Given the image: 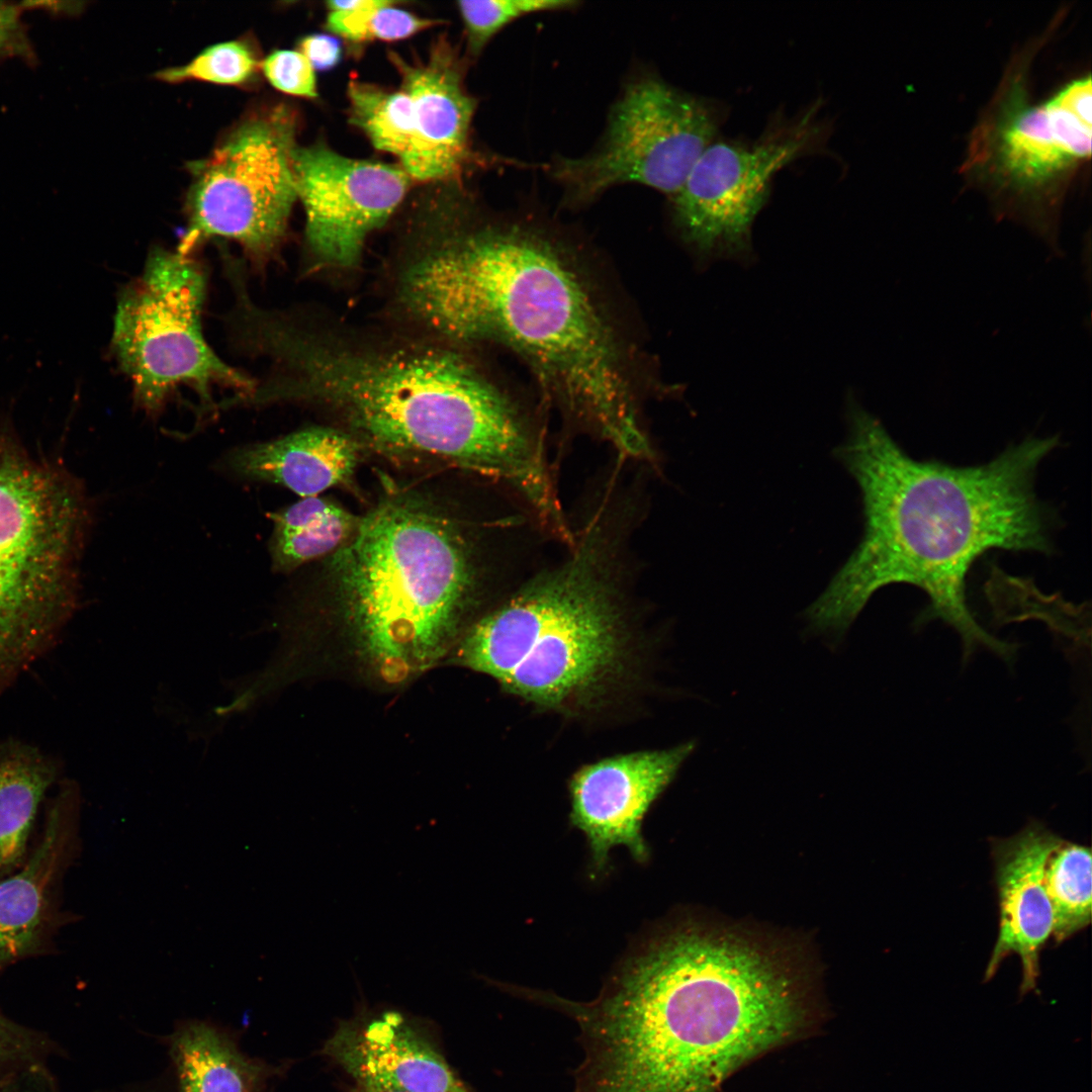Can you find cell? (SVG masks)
Returning a JSON list of instances; mask_svg holds the SVG:
<instances>
[{"instance_id": "1", "label": "cell", "mask_w": 1092, "mask_h": 1092, "mask_svg": "<svg viewBox=\"0 0 1092 1092\" xmlns=\"http://www.w3.org/2000/svg\"><path fill=\"white\" fill-rule=\"evenodd\" d=\"M1058 437H1028L991 461L953 466L917 460L860 406L849 411V434L835 456L862 497L863 537L825 590L805 611L811 630L841 637L879 588L912 584L929 605L915 624L938 619L962 641V662L978 649L1010 664L1017 642L984 629L967 604L973 563L993 549L1048 553L1052 516L1034 490L1040 462Z\"/></svg>"}, {"instance_id": "2", "label": "cell", "mask_w": 1092, "mask_h": 1092, "mask_svg": "<svg viewBox=\"0 0 1092 1092\" xmlns=\"http://www.w3.org/2000/svg\"><path fill=\"white\" fill-rule=\"evenodd\" d=\"M599 1092H714L800 1034L808 1013L779 963L741 938L684 925L642 938L578 1009Z\"/></svg>"}, {"instance_id": "3", "label": "cell", "mask_w": 1092, "mask_h": 1092, "mask_svg": "<svg viewBox=\"0 0 1092 1092\" xmlns=\"http://www.w3.org/2000/svg\"><path fill=\"white\" fill-rule=\"evenodd\" d=\"M402 299L430 328L494 340L625 457L652 453L612 326L575 268L523 225L472 232L416 262Z\"/></svg>"}, {"instance_id": "4", "label": "cell", "mask_w": 1092, "mask_h": 1092, "mask_svg": "<svg viewBox=\"0 0 1092 1092\" xmlns=\"http://www.w3.org/2000/svg\"><path fill=\"white\" fill-rule=\"evenodd\" d=\"M269 356L298 374L271 382L273 401L323 400L363 447L450 462L507 483L542 524L561 518L541 435L460 357L440 350L329 352L290 329L275 334Z\"/></svg>"}, {"instance_id": "5", "label": "cell", "mask_w": 1092, "mask_h": 1092, "mask_svg": "<svg viewBox=\"0 0 1092 1092\" xmlns=\"http://www.w3.org/2000/svg\"><path fill=\"white\" fill-rule=\"evenodd\" d=\"M609 517L598 509L566 559L470 625L458 647L461 663L544 710L577 712L609 695L633 653Z\"/></svg>"}, {"instance_id": "6", "label": "cell", "mask_w": 1092, "mask_h": 1092, "mask_svg": "<svg viewBox=\"0 0 1092 1092\" xmlns=\"http://www.w3.org/2000/svg\"><path fill=\"white\" fill-rule=\"evenodd\" d=\"M330 572L358 655L387 684L445 655L475 585L471 551L454 525L396 496L360 519Z\"/></svg>"}, {"instance_id": "7", "label": "cell", "mask_w": 1092, "mask_h": 1092, "mask_svg": "<svg viewBox=\"0 0 1092 1092\" xmlns=\"http://www.w3.org/2000/svg\"><path fill=\"white\" fill-rule=\"evenodd\" d=\"M79 486L0 439V692L56 642L76 601Z\"/></svg>"}, {"instance_id": "8", "label": "cell", "mask_w": 1092, "mask_h": 1092, "mask_svg": "<svg viewBox=\"0 0 1092 1092\" xmlns=\"http://www.w3.org/2000/svg\"><path fill=\"white\" fill-rule=\"evenodd\" d=\"M207 276L191 255L155 249L133 281L120 292L111 350L132 385L139 406L157 413L180 387L203 402L214 386L250 396L257 382L223 362L203 335Z\"/></svg>"}, {"instance_id": "9", "label": "cell", "mask_w": 1092, "mask_h": 1092, "mask_svg": "<svg viewBox=\"0 0 1092 1092\" xmlns=\"http://www.w3.org/2000/svg\"><path fill=\"white\" fill-rule=\"evenodd\" d=\"M296 120L285 106L253 113L207 158L191 165L188 228L177 251L212 238L234 241L258 268L281 242L297 199L292 154Z\"/></svg>"}, {"instance_id": "10", "label": "cell", "mask_w": 1092, "mask_h": 1092, "mask_svg": "<svg viewBox=\"0 0 1092 1092\" xmlns=\"http://www.w3.org/2000/svg\"><path fill=\"white\" fill-rule=\"evenodd\" d=\"M718 121L703 99L643 76L624 88L600 145L579 158H558L550 175L575 204L629 183L671 197L714 142Z\"/></svg>"}, {"instance_id": "11", "label": "cell", "mask_w": 1092, "mask_h": 1092, "mask_svg": "<svg viewBox=\"0 0 1092 1092\" xmlns=\"http://www.w3.org/2000/svg\"><path fill=\"white\" fill-rule=\"evenodd\" d=\"M819 134L811 113L752 144L713 142L671 198L682 237L705 255L749 249L752 223L774 176L806 154Z\"/></svg>"}, {"instance_id": "12", "label": "cell", "mask_w": 1092, "mask_h": 1092, "mask_svg": "<svg viewBox=\"0 0 1092 1092\" xmlns=\"http://www.w3.org/2000/svg\"><path fill=\"white\" fill-rule=\"evenodd\" d=\"M297 198L306 217V239L325 261L354 264L367 237L392 214L411 177L400 165L342 156L324 144L292 154Z\"/></svg>"}, {"instance_id": "13", "label": "cell", "mask_w": 1092, "mask_h": 1092, "mask_svg": "<svg viewBox=\"0 0 1092 1092\" xmlns=\"http://www.w3.org/2000/svg\"><path fill=\"white\" fill-rule=\"evenodd\" d=\"M80 812L77 784L62 780L26 859L0 878V976L17 963L53 952L62 928L74 921L63 893L82 849Z\"/></svg>"}, {"instance_id": "14", "label": "cell", "mask_w": 1092, "mask_h": 1092, "mask_svg": "<svg viewBox=\"0 0 1092 1092\" xmlns=\"http://www.w3.org/2000/svg\"><path fill=\"white\" fill-rule=\"evenodd\" d=\"M695 747L689 741L665 749L617 754L573 774L568 784L570 822L585 835L597 872L606 869L611 849L619 845L638 862L647 860L643 819Z\"/></svg>"}, {"instance_id": "15", "label": "cell", "mask_w": 1092, "mask_h": 1092, "mask_svg": "<svg viewBox=\"0 0 1092 1092\" xmlns=\"http://www.w3.org/2000/svg\"><path fill=\"white\" fill-rule=\"evenodd\" d=\"M323 1054L355 1084L400 1092H474L419 1019L392 1008L342 1020Z\"/></svg>"}, {"instance_id": "16", "label": "cell", "mask_w": 1092, "mask_h": 1092, "mask_svg": "<svg viewBox=\"0 0 1092 1092\" xmlns=\"http://www.w3.org/2000/svg\"><path fill=\"white\" fill-rule=\"evenodd\" d=\"M1091 90L1087 76L1030 105L1016 88L990 135L991 158L1003 177L1021 188L1035 187L1089 158Z\"/></svg>"}, {"instance_id": "17", "label": "cell", "mask_w": 1092, "mask_h": 1092, "mask_svg": "<svg viewBox=\"0 0 1092 1092\" xmlns=\"http://www.w3.org/2000/svg\"><path fill=\"white\" fill-rule=\"evenodd\" d=\"M389 60L414 113V141L399 165L421 181L453 177L469 158L470 124L476 109V99L464 87L455 51L441 39L426 60L408 62L392 52Z\"/></svg>"}, {"instance_id": "18", "label": "cell", "mask_w": 1092, "mask_h": 1092, "mask_svg": "<svg viewBox=\"0 0 1092 1092\" xmlns=\"http://www.w3.org/2000/svg\"><path fill=\"white\" fill-rule=\"evenodd\" d=\"M1061 837L1037 821L1018 833L991 841L999 906V928L984 982L1002 962L1016 954L1021 963L1020 997L1037 989L1039 957L1053 934V912L1045 891V860Z\"/></svg>"}, {"instance_id": "19", "label": "cell", "mask_w": 1092, "mask_h": 1092, "mask_svg": "<svg viewBox=\"0 0 1092 1092\" xmlns=\"http://www.w3.org/2000/svg\"><path fill=\"white\" fill-rule=\"evenodd\" d=\"M362 450L350 433L315 427L237 448L226 463L240 477L280 484L309 497L349 485Z\"/></svg>"}, {"instance_id": "20", "label": "cell", "mask_w": 1092, "mask_h": 1092, "mask_svg": "<svg viewBox=\"0 0 1092 1092\" xmlns=\"http://www.w3.org/2000/svg\"><path fill=\"white\" fill-rule=\"evenodd\" d=\"M57 761L29 743H0V878L27 857L39 805L57 782Z\"/></svg>"}, {"instance_id": "21", "label": "cell", "mask_w": 1092, "mask_h": 1092, "mask_svg": "<svg viewBox=\"0 0 1092 1092\" xmlns=\"http://www.w3.org/2000/svg\"><path fill=\"white\" fill-rule=\"evenodd\" d=\"M170 1055L180 1092H255L269 1071L201 1021L187 1022L171 1035Z\"/></svg>"}, {"instance_id": "22", "label": "cell", "mask_w": 1092, "mask_h": 1092, "mask_svg": "<svg viewBox=\"0 0 1092 1092\" xmlns=\"http://www.w3.org/2000/svg\"><path fill=\"white\" fill-rule=\"evenodd\" d=\"M272 566L286 572L334 553L356 532L360 519L330 499L309 496L271 515Z\"/></svg>"}, {"instance_id": "23", "label": "cell", "mask_w": 1092, "mask_h": 1092, "mask_svg": "<svg viewBox=\"0 0 1092 1092\" xmlns=\"http://www.w3.org/2000/svg\"><path fill=\"white\" fill-rule=\"evenodd\" d=\"M1091 868L1090 848L1062 838L1045 860L1043 882L1053 912L1052 938L1058 944L1091 922Z\"/></svg>"}, {"instance_id": "24", "label": "cell", "mask_w": 1092, "mask_h": 1092, "mask_svg": "<svg viewBox=\"0 0 1092 1092\" xmlns=\"http://www.w3.org/2000/svg\"><path fill=\"white\" fill-rule=\"evenodd\" d=\"M350 121L379 151L400 160L415 136L413 104L402 90L390 91L377 85L352 80L348 85Z\"/></svg>"}, {"instance_id": "25", "label": "cell", "mask_w": 1092, "mask_h": 1092, "mask_svg": "<svg viewBox=\"0 0 1092 1092\" xmlns=\"http://www.w3.org/2000/svg\"><path fill=\"white\" fill-rule=\"evenodd\" d=\"M261 63L249 40L236 39L210 46L189 63L158 72L156 78L168 83L194 80L246 86L257 79Z\"/></svg>"}, {"instance_id": "26", "label": "cell", "mask_w": 1092, "mask_h": 1092, "mask_svg": "<svg viewBox=\"0 0 1092 1092\" xmlns=\"http://www.w3.org/2000/svg\"><path fill=\"white\" fill-rule=\"evenodd\" d=\"M398 2L375 0L367 7L330 11L326 28L351 41L400 40L437 25L436 19L420 17L397 7Z\"/></svg>"}, {"instance_id": "27", "label": "cell", "mask_w": 1092, "mask_h": 1092, "mask_svg": "<svg viewBox=\"0 0 1092 1092\" xmlns=\"http://www.w3.org/2000/svg\"><path fill=\"white\" fill-rule=\"evenodd\" d=\"M572 0L458 1L468 52L477 56L488 41L513 21L535 13L565 11L576 7Z\"/></svg>"}, {"instance_id": "28", "label": "cell", "mask_w": 1092, "mask_h": 1092, "mask_svg": "<svg viewBox=\"0 0 1092 1092\" xmlns=\"http://www.w3.org/2000/svg\"><path fill=\"white\" fill-rule=\"evenodd\" d=\"M64 1049L48 1032L23 1024L0 1009V1085L16 1072L64 1056Z\"/></svg>"}, {"instance_id": "29", "label": "cell", "mask_w": 1092, "mask_h": 1092, "mask_svg": "<svg viewBox=\"0 0 1092 1092\" xmlns=\"http://www.w3.org/2000/svg\"><path fill=\"white\" fill-rule=\"evenodd\" d=\"M261 71L283 93L304 98L317 96L314 69L299 51H273L262 60Z\"/></svg>"}, {"instance_id": "30", "label": "cell", "mask_w": 1092, "mask_h": 1092, "mask_svg": "<svg viewBox=\"0 0 1092 1092\" xmlns=\"http://www.w3.org/2000/svg\"><path fill=\"white\" fill-rule=\"evenodd\" d=\"M299 52L314 70L320 71L333 69L342 59L341 42L336 37L323 33L309 34L301 38Z\"/></svg>"}, {"instance_id": "31", "label": "cell", "mask_w": 1092, "mask_h": 1092, "mask_svg": "<svg viewBox=\"0 0 1092 1092\" xmlns=\"http://www.w3.org/2000/svg\"><path fill=\"white\" fill-rule=\"evenodd\" d=\"M11 58H18L29 64L36 60L20 17L0 22V63Z\"/></svg>"}, {"instance_id": "32", "label": "cell", "mask_w": 1092, "mask_h": 1092, "mask_svg": "<svg viewBox=\"0 0 1092 1092\" xmlns=\"http://www.w3.org/2000/svg\"><path fill=\"white\" fill-rule=\"evenodd\" d=\"M18 6L21 11L40 10L55 16H74L83 10V2L79 1H23Z\"/></svg>"}, {"instance_id": "33", "label": "cell", "mask_w": 1092, "mask_h": 1092, "mask_svg": "<svg viewBox=\"0 0 1092 1092\" xmlns=\"http://www.w3.org/2000/svg\"><path fill=\"white\" fill-rule=\"evenodd\" d=\"M21 9L18 4H12L5 1H0V22L14 18H19L21 15Z\"/></svg>"}, {"instance_id": "34", "label": "cell", "mask_w": 1092, "mask_h": 1092, "mask_svg": "<svg viewBox=\"0 0 1092 1092\" xmlns=\"http://www.w3.org/2000/svg\"><path fill=\"white\" fill-rule=\"evenodd\" d=\"M350 1092H400V1091H396V1090H392V1089L369 1087V1086H361V1085L356 1084V1087L353 1090H351Z\"/></svg>"}]
</instances>
